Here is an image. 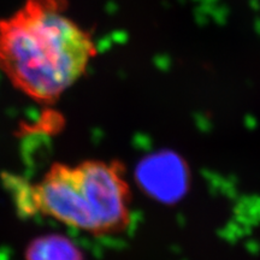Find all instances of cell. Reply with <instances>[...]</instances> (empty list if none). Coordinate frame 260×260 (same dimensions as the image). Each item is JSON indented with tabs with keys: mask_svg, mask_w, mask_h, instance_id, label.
I'll return each mask as SVG.
<instances>
[{
	"mask_svg": "<svg viewBox=\"0 0 260 260\" xmlns=\"http://www.w3.org/2000/svg\"><path fill=\"white\" fill-rule=\"evenodd\" d=\"M95 56L93 38L68 16L65 0H25L0 18V70L39 103L56 102Z\"/></svg>",
	"mask_w": 260,
	"mask_h": 260,
	"instance_id": "1",
	"label": "cell"
},
{
	"mask_svg": "<svg viewBox=\"0 0 260 260\" xmlns=\"http://www.w3.org/2000/svg\"><path fill=\"white\" fill-rule=\"evenodd\" d=\"M19 212L42 216L95 237L124 233L132 223V198L116 161L56 162L35 183L9 177Z\"/></svg>",
	"mask_w": 260,
	"mask_h": 260,
	"instance_id": "2",
	"label": "cell"
},
{
	"mask_svg": "<svg viewBox=\"0 0 260 260\" xmlns=\"http://www.w3.org/2000/svg\"><path fill=\"white\" fill-rule=\"evenodd\" d=\"M138 177L146 191L164 203H176L189 188V170L181 155L172 151H159L140 164Z\"/></svg>",
	"mask_w": 260,
	"mask_h": 260,
	"instance_id": "3",
	"label": "cell"
},
{
	"mask_svg": "<svg viewBox=\"0 0 260 260\" xmlns=\"http://www.w3.org/2000/svg\"><path fill=\"white\" fill-rule=\"evenodd\" d=\"M25 260H84L83 253L69 237L59 234H46L29 243Z\"/></svg>",
	"mask_w": 260,
	"mask_h": 260,
	"instance_id": "4",
	"label": "cell"
}]
</instances>
